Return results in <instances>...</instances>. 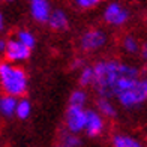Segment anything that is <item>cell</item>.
Returning <instances> with one entry per match:
<instances>
[{
	"mask_svg": "<svg viewBox=\"0 0 147 147\" xmlns=\"http://www.w3.org/2000/svg\"><path fill=\"white\" fill-rule=\"evenodd\" d=\"M114 99L117 101V104L122 107V108H125V110H135V108L141 107L147 101V98H146L144 92L141 89V84H140V80H138L137 84H134V86H131L129 89L120 92Z\"/></svg>",
	"mask_w": 147,
	"mask_h": 147,
	"instance_id": "5",
	"label": "cell"
},
{
	"mask_svg": "<svg viewBox=\"0 0 147 147\" xmlns=\"http://www.w3.org/2000/svg\"><path fill=\"white\" fill-rule=\"evenodd\" d=\"M6 27V21H5V15H3V12L0 11V32H3Z\"/></svg>",
	"mask_w": 147,
	"mask_h": 147,
	"instance_id": "24",
	"label": "cell"
},
{
	"mask_svg": "<svg viewBox=\"0 0 147 147\" xmlns=\"http://www.w3.org/2000/svg\"><path fill=\"white\" fill-rule=\"evenodd\" d=\"M93 81H95V71H93V65H84L81 69L78 71V84L80 87H92Z\"/></svg>",
	"mask_w": 147,
	"mask_h": 147,
	"instance_id": "16",
	"label": "cell"
},
{
	"mask_svg": "<svg viewBox=\"0 0 147 147\" xmlns=\"http://www.w3.org/2000/svg\"><path fill=\"white\" fill-rule=\"evenodd\" d=\"M107 129V119L96 108H86V125L84 134L89 138L101 137Z\"/></svg>",
	"mask_w": 147,
	"mask_h": 147,
	"instance_id": "6",
	"label": "cell"
},
{
	"mask_svg": "<svg viewBox=\"0 0 147 147\" xmlns=\"http://www.w3.org/2000/svg\"><path fill=\"white\" fill-rule=\"evenodd\" d=\"M138 54H140V57H141L143 62H146V63H147V42H143V44H141Z\"/></svg>",
	"mask_w": 147,
	"mask_h": 147,
	"instance_id": "23",
	"label": "cell"
},
{
	"mask_svg": "<svg viewBox=\"0 0 147 147\" xmlns=\"http://www.w3.org/2000/svg\"><path fill=\"white\" fill-rule=\"evenodd\" d=\"M108 44V35L104 29L92 27L84 30L78 38V47L83 53H98Z\"/></svg>",
	"mask_w": 147,
	"mask_h": 147,
	"instance_id": "4",
	"label": "cell"
},
{
	"mask_svg": "<svg viewBox=\"0 0 147 147\" xmlns=\"http://www.w3.org/2000/svg\"><path fill=\"white\" fill-rule=\"evenodd\" d=\"M89 104V93L84 87H78L74 89L69 95V105H75V107H83L86 108V105Z\"/></svg>",
	"mask_w": 147,
	"mask_h": 147,
	"instance_id": "18",
	"label": "cell"
},
{
	"mask_svg": "<svg viewBox=\"0 0 147 147\" xmlns=\"http://www.w3.org/2000/svg\"><path fill=\"white\" fill-rule=\"evenodd\" d=\"M51 11L53 8H51L50 0H29L30 17L38 24H47Z\"/></svg>",
	"mask_w": 147,
	"mask_h": 147,
	"instance_id": "9",
	"label": "cell"
},
{
	"mask_svg": "<svg viewBox=\"0 0 147 147\" xmlns=\"http://www.w3.org/2000/svg\"><path fill=\"white\" fill-rule=\"evenodd\" d=\"M32 111H33V105L30 102V99L27 98H18V102H17V108H15V117L20 120H27L32 116Z\"/></svg>",
	"mask_w": 147,
	"mask_h": 147,
	"instance_id": "17",
	"label": "cell"
},
{
	"mask_svg": "<svg viewBox=\"0 0 147 147\" xmlns=\"http://www.w3.org/2000/svg\"><path fill=\"white\" fill-rule=\"evenodd\" d=\"M69 24H71V20H69V15L65 9H60V8H56L51 11L50 14V18L47 21V26L54 30V32H65L69 29Z\"/></svg>",
	"mask_w": 147,
	"mask_h": 147,
	"instance_id": "10",
	"label": "cell"
},
{
	"mask_svg": "<svg viewBox=\"0 0 147 147\" xmlns=\"http://www.w3.org/2000/svg\"><path fill=\"white\" fill-rule=\"evenodd\" d=\"M111 147H146V144L131 134L116 132L111 137Z\"/></svg>",
	"mask_w": 147,
	"mask_h": 147,
	"instance_id": "11",
	"label": "cell"
},
{
	"mask_svg": "<svg viewBox=\"0 0 147 147\" xmlns=\"http://www.w3.org/2000/svg\"><path fill=\"white\" fill-rule=\"evenodd\" d=\"M17 102H18V98L3 93L0 96V117H5V119L15 117Z\"/></svg>",
	"mask_w": 147,
	"mask_h": 147,
	"instance_id": "13",
	"label": "cell"
},
{
	"mask_svg": "<svg viewBox=\"0 0 147 147\" xmlns=\"http://www.w3.org/2000/svg\"><path fill=\"white\" fill-rule=\"evenodd\" d=\"M14 38L17 39V41L21 42L23 45H26L27 48H30V50H33V48L36 47V44H38L36 35H35V33H33L30 29H18V30L15 32Z\"/></svg>",
	"mask_w": 147,
	"mask_h": 147,
	"instance_id": "15",
	"label": "cell"
},
{
	"mask_svg": "<svg viewBox=\"0 0 147 147\" xmlns=\"http://www.w3.org/2000/svg\"><path fill=\"white\" fill-rule=\"evenodd\" d=\"M0 2H2V3H14L15 0H0Z\"/></svg>",
	"mask_w": 147,
	"mask_h": 147,
	"instance_id": "26",
	"label": "cell"
},
{
	"mask_svg": "<svg viewBox=\"0 0 147 147\" xmlns=\"http://www.w3.org/2000/svg\"><path fill=\"white\" fill-rule=\"evenodd\" d=\"M140 84H141V89H143L144 95L147 98V69L140 74Z\"/></svg>",
	"mask_w": 147,
	"mask_h": 147,
	"instance_id": "21",
	"label": "cell"
},
{
	"mask_svg": "<svg viewBox=\"0 0 147 147\" xmlns=\"http://www.w3.org/2000/svg\"><path fill=\"white\" fill-rule=\"evenodd\" d=\"M95 81L92 87L98 96H107L114 99L120 92L137 84L140 80V71L135 65L122 62L119 59H102L93 65Z\"/></svg>",
	"mask_w": 147,
	"mask_h": 147,
	"instance_id": "1",
	"label": "cell"
},
{
	"mask_svg": "<svg viewBox=\"0 0 147 147\" xmlns=\"http://www.w3.org/2000/svg\"><path fill=\"white\" fill-rule=\"evenodd\" d=\"M5 59L8 62H12V63H24L27 62L32 56V50L27 48L26 45H23L20 41H17L15 38L6 41V50L3 53Z\"/></svg>",
	"mask_w": 147,
	"mask_h": 147,
	"instance_id": "8",
	"label": "cell"
},
{
	"mask_svg": "<svg viewBox=\"0 0 147 147\" xmlns=\"http://www.w3.org/2000/svg\"><path fill=\"white\" fill-rule=\"evenodd\" d=\"M140 47H141V42H140V39L135 36V35H125L122 38V41H120V50H122L125 54L128 56H135L140 53Z\"/></svg>",
	"mask_w": 147,
	"mask_h": 147,
	"instance_id": "14",
	"label": "cell"
},
{
	"mask_svg": "<svg viewBox=\"0 0 147 147\" xmlns=\"http://www.w3.org/2000/svg\"><path fill=\"white\" fill-rule=\"evenodd\" d=\"M0 89L15 98L24 96L29 90V75L26 69L8 60L0 62Z\"/></svg>",
	"mask_w": 147,
	"mask_h": 147,
	"instance_id": "2",
	"label": "cell"
},
{
	"mask_svg": "<svg viewBox=\"0 0 147 147\" xmlns=\"http://www.w3.org/2000/svg\"><path fill=\"white\" fill-rule=\"evenodd\" d=\"M60 144L65 147H81L83 140L80 137V134H74L65 129L62 132V135H60Z\"/></svg>",
	"mask_w": 147,
	"mask_h": 147,
	"instance_id": "19",
	"label": "cell"
},
{
	"mask_svg": "<svg viewBox=\"0 0 147 147\" xmlns=\"http://www.w3.org/2000/svg\"><path fill=\"white\" fill-rule=\"evenodd\" d=\"M74 5L77 6L78 9L81 11H89V9H93L102 2V0H72Z\"/></svg>",
	"mask_w": 147,
	"mask_h": 147,
	"instance_id": "20",
	"label": "cell"
},
{
	"mask_svg": "<svg viewBox=\"0 0 147 147\" xmlns=\"http://www.w3.org/2000/svg\"><path fill=\"white\" fill-rule=\"evenodd\" d=\"M65 129L74 134H83L86 125V108L75 105H68L65 111Z\"/></svg>",
	"mask_w": 147,
	"mask_h": 147,
	"instance_id": "7",
	"label": "cell"
},
{
	"mask_svg": "<svg viewBox=\"0 0 147 147\" xmlns=\"http://www.w3.org/2000/svg\"><path fill=\"white\" fill-rule=\"evenodd\" d=\"M132 18L131 9L120 0H110L102 9V21L113 29H123Z\"/></svg>",
	"mask_w": 147,
	"mask_h": 147,
	"instance_id": "3",
	"label": "cell"
},
{
	"mask_svg": "<svg viewBox=\"0 0 147 147\" xmlns=\"http://www.w3.org/2000/svg\"><path fill=\"white\" fill-rule=\"evenodd\" d=\"M95 108L101 113L105 119H116L117 117V107L111 98L98 96L95 101Z\"/></svg>",
	"mask_w": 147,
	"mask_h": 147,
	"instance_id": "12",
	"label": "cell"
},
{
	"mask_svg": "<svg viewBox=\"0 0 147 147\" xmlns=\"http://www.w3.org/2000/svg\"><path fill=\"white\" fill-rule=\"evenodd\" d=\"M84 65H86V63H84V60H83V59H74V60H72V63H71V69H74V71H77V72H78Z\"/></svg>",
	"mask_w": 147,
	"mask_h": 147,
	"instance_id": "22",
	"label": "cell"
},
{
	"mask_svg": "<svg viewBox=\"0 0 147 147\" xmlns=\"http://www.w3.org/2000/svg\"><path fill=\"white\" fill-rule=\"evenodd\" d=\"M57 147H65V146H62V144H59V146H57Z\"/></svg>",
	"mask_w": 147,
	"mask_h": 147,
	"instance_id": "27",
	"label": "cell"
},
{
	"mask_svg": "<svg viewBox=\"0 0 147 147\" xmlns=\"http://www.w3.org/2000/svg\"><path fill=\"white\" fill-rule=\"evenodd\" d=\"M5 50H6V39L0 38V54H3Z\"/></svg>",
	"mask_w": 147,
	"mask_h": 147,
	"instance_id": "25",
	"label": "cell"
}]
</instances>
